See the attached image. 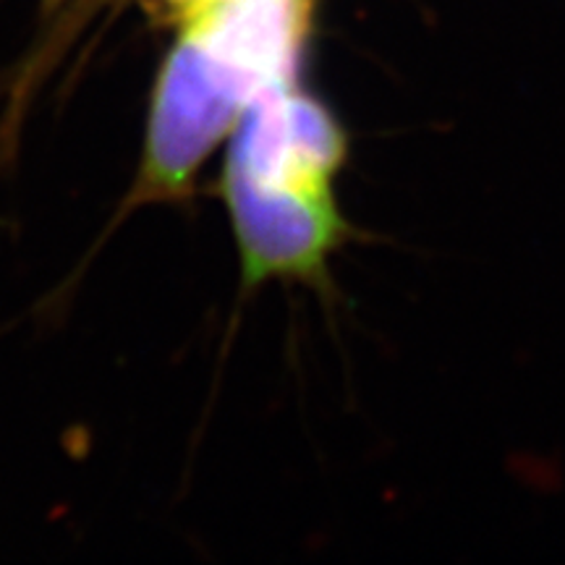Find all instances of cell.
I'll return each mask as SVG.
<instances>
[{
    "instance_id": "3",
    "label": "cell",
    "mask_w": 565,
    "mask_h": 565,
    "mask_svg": "<svg viewBox=\"0 0 565 565\" xmlns=\"http://www.w3.org/2000/svg\"><path fill=\"white\" fill-rule=\"evenodd\" d=\"M166 3L175 6V9H179V11H181V17H183V13H189V11H196V9H202V6L212 3V0H166Z\"/></svg>"
},
{
    "instance_id": "1",
    "label": "cell",
    "mask_w": 565,
    "mask_h": 565,
    "mask_svg": "<svg viewBox=\"0 0 565 565\" xmlns=\"http://www.w3.org/2000/svg\"><path fill=\"white\" fill-rule=\"evenodd\" d=\"M341 154L330 113L291 87L259 97L244 113L228 137L223 194L249 286L312 273L333 249Z\"/></svg>"
},
{
    "instance_id": "2",
    "label": "cell",
    "mask_w": 565,
    "mask_h": 565,
    "mask_svg": "<svg viewBox=\"0 0 565 565\" xmlns=\"http://www.w3.org/2000/svg\"><path fill=\"white\" fill-rule=\"evenodd\" d=\"M181 19V34L152 92L137 179L141 202L186 196L204 160L228 141L244 113L294 84L207 13Z\"/></svg>"
}]
</instances>
